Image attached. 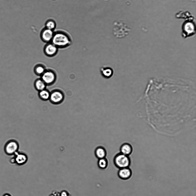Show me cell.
Returning <instances> with one entry per match:
<instances>
[{"label":"cell","instance_id":"cell-10","mask_svg":"<svg viewBox=\"0 0 196 196\" xmlns=\"http://www.w3.org/2000/svg\"><path fill=\"white\" fill-rule=\"evenodd\" d=\"M117 175L121 179L127 180L131 177L132 171L129 167L119 169L117 172Z\"/></svg>","mask_w":196,"mask_h":196},{"label":"cell","instance_id":"cell-7","mask_svg":"<svg viewBox=\"0 0 196 196\" xmlns=\"http://www.w3.org/2000/svg\"><path fill=\"white\" fill-rule=\"evenodd\" d=\"M193 22H185L183 26V36L185 38L192 36L195 31V27Z\"/></svg>","mask_w":196,"mask_h":196},{"label":"cell","instance_id":"cell-19","mask_svg":"<svg viewBox=\"0 0 196 196\" xmlns=\"http://www.w3.org/2000/svg\"><path fill=\"white\" fill-rule=\"evenodd\" d=\"M60 196H71L67 190H63L59 192Z\"/></svg>","mask_w":196,"mask_h":196},{"label":"cell","instance_id":"cell-12","mask_svg":"<svg viewBox=\"0 0 196 196\" xmlns=\"http://www.w3.org/2000/svg\"><path fill=\"white\" fill-rule=\"evenodd\" d=\"M94 154L96 157L98 159L104 158L106 157L107 151L104 147L99 146L95 149L94 150Z\"/></svg>","mask_w":196,"mask_h":196},{"label":"cell","instance_id":"cell-18","mask_svg":"<svg viewBox=\"0 0 196 196\" xmlns=\"http://www.w3.org/2000/svg\"><path fill=\"white\" fill-rule=\"evenodd\" d=\"M34 72L36 75L40 76L46 70L45 67L42 64L36 65L34 67Z\"/></svg>","mask_w":196,"mask_h":196},{"label":"cell","instance_id":"cell-5","mask_svg":"<svg viewBox=\"0 0 196 196\" xmlns=\"http://www.w3.org/2000/svg\"><path fill=\"white\" fill-rule=\"evenodd\" d=\"M13 155L14 157L10 161L12 163L16 164L18 166H22L28 162V156L23 152L18 151Z\"/></svg>","mask_w":196,"mask_h":196},{"label":"cell","instance_id":"cell-3","mask_svg":"<svg viewBox=\"0 0 196 196\" xmlns=\"http://www.w3.org/2000/svg\"><path fill=\"white\" fill-rule=\"evenodd\" d=\"M64 99V94L60 90H55L50 92L49 100L53 104H59L63 102Z\"/></svg>","mask_w":196,"mask_h":196},{"label":"cell","instance_id":"cell-13","mask_svg":"<svg viewBox=\"0 0 196 196\" xmlns=\"http://www.w3.org/2000/svg\"><path fill=\"white\" fill-rule=\"evenodd\" d=\"M102 75L106 78H109L112 76L114 72L113 69L108 67H102L100 69Z\"/></svg>","mask_w":196,"mask_h":196},{"label":"cell","instance_id":"cell-8","mask_svg":"<svg viewBox=\"0 0 196 196\" xmlns=\"http://www.w3.org/2000/svg\"><path fill=\"white\" fill-rule=\"evenodd\" d=\"M54 32V31L44 27L42 29L40 33V37L41 40L47 43L51 42Z\"/></svg>","mask_w":196,"mask_h":196},{"label":"cell","instance_id":"cell-15","mask_svg":"<svg viewBox=\"0 0 196 196\" xmlns=\"http://www.w3.org/2000/svg\"><path fill=\"white\" fill-rule=\"evenodd\" d=\"M50 92L46 89L39 91L38 96L43 101L49 100Z\"/></svg>","mask_w":196,"mask_h":196},{"label":"cell","instance_id":"cell-17","mask_svg":"<svg viewBox=\"0 0 196 196\" xmlns=\"http://www.w3.org/2000/svg\"><path fill=\"white\" fill-rule=\"evenodd\" d=\"M56 27V23L55 21L52 19L48 20L45 22V28L54 31Z\"/></svg>","mask_w":196,"mask_h":196},{"label":"cell","instance_id":"cell-16","mask_svg":"<svg viewBox=\"0 0 196 196\" xmlns=\"http://www.w3.org/2000/svg\"><path fill=\"white\" fill-rule=\"evenodd\" d=\"M108 161L106 157L98 159L97 162V165L100 169H106L108 165Z\"/></svg>","mask_w":196,"mask_h":196},{"label":"cell","instance_id":"cell-21","mask_svg":"<svg viewBox=\"0 0 196 196\" xmlns=\"http://www.w3.org/2000/svg\"></svg>","mask_w":196,"mask_h":196},{"label":"cell","instance_id":"cell-1","mask_svg":"<svg viewBox=\"0 0 196 196\" xmlns=\"http://www.w3.org/2000/svg\"><path fill=\"white\" fill-rule=\"evenodd\" d=\"M51 43L58 48H64L71 45L72 39L67 32L64 30H59L54 31Z\"/></svg>","mask_w":196,"mask_h":196},{"label":"cell","instance_id":"cell-9","mask_svg":"<svg viewBox=\"0 0 196 196\" xmlns=\"http://www.w3.org/2000/svg\"><path fill=\"white\" fill-rule=\"evenodd\" d=\"M58 48L52 43H49L45 45L44 52L45 54L49 57H53L57 53Z\"/></svg>","mask_w":196,"mask_h":196},{"label":"cell","instance_id":"cell-2","mask_svg":"<svg viewBox=\"0 0 196 196\" xmlns=\"http://www.w3.org/2000/svg\"><path fill=\"white\" fill-rule=\"evenodd\" d=\"M113 163L115 166L119 169L129 167L131 164V161L129 156L119 152L114 156Z\"/></svg>","mask_w":196,"mask_h":196},{"label":"cell","instance_id":"cell-14","mask_svg":"<svg viewBox=\"0 0 196 196\" xmlns=\"http://www.w3.org/2000/svg\"><path fill=\"white\" fill-rule=\"evenodd\" d=\"M35 89L38 91L46 89V85L41 78L36 79L34 83Z\"/></svg>","mask_w":196,"mask_h":196},{"label":"cell","instance_id":"cell-11","mask_svg":"<svg viewBox=\"0 0 196 196\" xmlns=\"http://www.w3.org/2000/svg\"><path fill=\"white\" fill-rule=\"evenodd\" d=\"M119 150L120 153L124 155L129 156L133 152V147L130 143H125L121 145Z\"/></svg>","mask_w":196,"mask_h":196},{"label":"cell","instance_id":"cell-6","mask_svg":"<svg viewBox=\"0 0 196 196\" xmlns=\"http://www.w3.org/2000/svg\"><path fill=\"white\" fill-rule=\"evenodd\" d=\"M19 144L18 142L15 140L8 141L6 144L4 150L6 154L9 155H14L18 151Z\"/></svg>","mask_w":196,"mask_h":196},{"label":"cell","instance_id":"cell-20","mask_svg":"<svg viewBox=\"0 0 196 196\" xmlns=\"http://www.w3.org/2000/svg\"><path fill=\"white\" fill-rule=\"evenodd\" d=\"M3 196H11V195L9 193H5L3 195Z\"/></svg>","mask_w":196,"mask_h":196},{"label":"cell","instance_id":"cell-4","mask_svg":"<svg viewBox=\"0 0 196 196\" xmlns=\"http://www.w3.org/2000/svg\"><path fill=\"white\" fill-rule=\"evenodd\" d=\"M47 85L53 84L56 79V75L55 72L51 70H46L41 76L40 78Z\"/></svg>","mask_w":196,"mask_h":196}]
</instances>
